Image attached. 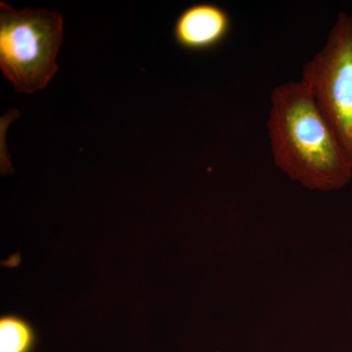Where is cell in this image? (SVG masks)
I'll return each instance as SVG.
<instances>
[{"instance_id":"cell-1","label":"cell","mask_w":352,"mask_h":352,"mask_svg":"<svg viewBox=\"0 0 352 352\" xmlns=\"http://www.w3.org/2000/svg\"><path fill=\"white\" fill-rule=\"evenodd\" d=\"M267 129L273 161L291 179L322 192L351 182V162L302 80L272 90Z\"/></svg>"},{"instance_id":"cell-2","label":"cell","mask_w":352,"mask_h":352,"mask_svg":"<svg viewBox=\"0 0 352 352\" xmlns=\"http://www.w3.org/2000/svg\"><path fill=\"white\" fill-rule=\"evenodd\" d=\"M64 21L58 11L16 10L0 3V69L14 89H43L58 71Z\"/></svg>"},{"instance_id":"cell-3","label":"cell","mask_w":352,"mask_h":352,"mask_svg":"<svg viewBox=\"0 0 352 352\" xmlns=\"http://www.w3.org/2000/svg\"><path fill=\"white\" fill-rule=\"evenodd\" d=\"M317 107L352 166V16L340 12L323 47L302 68Z\"/></svg>"},{"instance_id":"cell-4","label":"cell","mask_w":352,"mask_h":352,"mask_svg":"<svg viewBox=\"0 0 352 352\" xmlns=\"http://www.w3.org/2000/svg\"><path fill=\"white\" fill-rule=\"evenodd\" d=\"M231 30L232 19L226 9L214 3H196L178 15L173 38L182 50L206 52L221 45Z\"/></svg>"},{"instance_id":"cell-5","label":"cell","mask_w":352,"mask_h":352,"mask_svg":"<svg viewBox=\"0 0 352 352\" xmlns=\"http://www.w3.org/2000/svg\"><path fill=\"white\" fill-rule=\"evenodd\" d=\"M36 344L34 329L21 317L0 319V352H32Z\"/></svg>"}]
</instances>
